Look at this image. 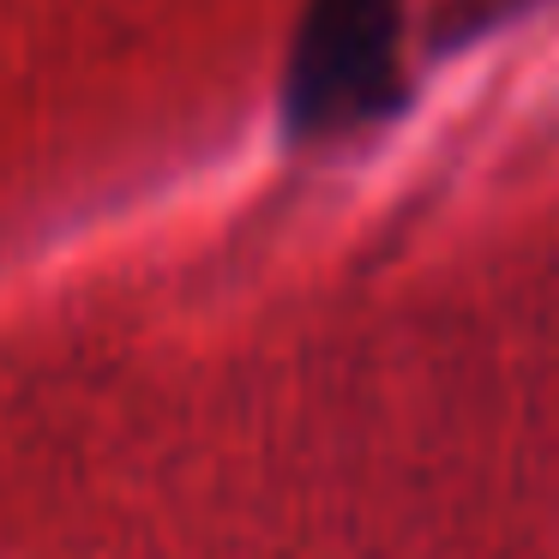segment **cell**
Segmentation results:
<instances>
[{"label":"cell","instance_id":"6da1fadb","mask_svg":"<svg viewBox=\"0 0 559 559\" xmlns=\"http://www.w3.org/2000/svg\"><path fill=\"white\" fill-rule=\"evenodd\" d=\"M397 109V0H307L283 73L289 139H337Z\"/></svg>","mask_w":559,"mask_h":559}]
</instances>
